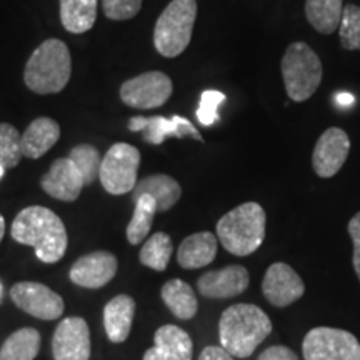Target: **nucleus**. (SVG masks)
<instances>
[{
    "label": "nucleus",
    "instance_id": "1",
    "mask_svg": "<svg viewBox=\"0 0 360 360\" xmlns=\"http://www.w3.org/2000/svg\"><path fill=\"white\" fill-rule=\"evenodd\" d=\"M11 236L15 242L30 245L44 264H56L64 257L69 237L65 225L56 212L42 205L20 210L13 219Z\"/></svg>",
    "mask_w": 360,
    "mask_h": 360
},
{
    "label": "nucleus",
    "instance_id": "2",
    "mask_svg": "<svg viewBox=\"0 0 360 360\" xmlns=\"http://www.w3.org/2000/svg\"><path fill=\"white\" fill-rule=\"evenodd\" d=\"M272 332V322L254 304H236L224 310L219 321L220 347L232 357L247 359Z\"/></svg>",
    "mask_w": 360,
    "mask_h": 360
},
{
    "label": "nucleus",
    "instance_id": "3",
    "mask_svg": "<svg viewBox=\"0 0 360 360\" xmlns=\"http://www.w3.org/2000/svg\"><path fill=\"white\" fill-rule=\"evenodd\" d=\"M72 75L69 47L58 39H49L32 52L25 64L24 82L32 92L47 96L65 89Z\"/></svg>",
    "mask_w": 360,
    "mask_h": 360
},
{
    "label": "nucleus",
    "instance_id": "4",
    "mask_svg": "<svg viewBox=\"0 0 360 360\" xmlns=\"http://www.w3.org/2000/svg\"><path fill=\"white\" fill-rule=\"evenodd\" d=\"M264 207L257 202H245L217 222V238L224 249L238 257L254 254L265 238Z\"/></svg>",
    "mask_w": 360,
    "mask_h": 360
},
{
    "label": "nucleus",
    "instance_id": "5",
    "mask_svg": "<svg viewBox=\"0 0 360 360\" xmlns=\"http://www.w3.org/2000/svg\"><path fill=\"white\" fill-rule=\"evenodd\" d=\"M282 79L287 96L294 102H305L322 82V62L309 44L294 42L283 53Z\"/></svg>",
    "mask_w": 360,
    "mask_h": 360
},
{
    "label": "nucleus",
    "instance_id": "6",
    "mask_svg": "<svg viewBox=\"0 0 360 360\" xmlns=\"http://www.w3.org/2000/svg\"><path fill=\"white\" fill-rule=\"evenodd\" d=\"M197 19V0H172L157 19L154 29L155 51L174 58L186 52Z\"/></svg>",
    "mask_w": 360,
    "mask_h": 360
},
{
    "label": "nucleus",
    "instance_id": "7",
    "mask_svg": "<svg viewBox=\"0 0 360 360\" xmlns=\"http://www.w3.org/2000/svg\"><path fill=\"white\" fill-rule=\"evenodd\" d=\"M141 165L139 148L125 142L114 143L105 157H102L101 179L102 187L112 195H124L134 191L137 184V172Z\"/></svg>",
    "mask_w": 360,
    "mask_h": 360
},
{
    "label": "nucleus",
    "instance_id": "8",
    "mask_svg": "<svg viewBox=\"0 0 360 360\" xmlns=\"http://www.w3.org/2000/svg\"><path fill=\"white\" fill-rule=\"evenodd\" d=\"M305 360H360V342L354 334L334 327H315L304 337Z\"/></svg>",
    "mask_w": 360,
    "mask_h": 360
},
{
    "label": "nucleus",
    "instance_id": "9",
    "mask_svg": "<svg viewBox=\"0 0 360 360\" xmlns=\"http://www.w3.org/2000/svg\"><path fill=\"white\" fill-rule=\"evenodd\" d=\"M172 92V79L164 72L152 70L125 80L120 87V101L132 109H157L169 101Z\"/></svg>",
    "mask_w": 360,
    "mask_h": 360
},
{
    "label": "nucleus",
    "instance_id": "10",
    "mask_svg": "<svg viewBox=\"0 0 360 360\" xmlns=\"http://www.w3.org/2000/svg\"><path fill=\"white\" fill-rule=\"evenodd\" d=\"M13 304L40 321H56L64 314L62 297L39 282H19L11 289Z\"/></svg>",
    "mask_w": 360,
    "mask_h": 360
},
{
    "label": "nucleus",
    "instance_id": "11",
    "mask_svg": "<svg viewBox=\"0 0 360 360\" xmlns=\"http://www.w3.org/2000/svg\"><path fill=\"white\" fill-rule=\"evenodd\" d=\"M350 152V139L340 127H330L319 137L312 154L314 172L321 179H330L344 167Z\"/></svg>",
    "mask_w": 360,
    "mask_h": 360
},
{
    "label": "nucleus",
    "instance_id": "12",
    "mask_svg": "<svg viewBox=\"0 0 360 360\" xmlns=\"http://www.w3.org/2000/svg\"><path fill=\"white\" fill-rule=\"evenodd\" d=\"M264 297L276 307H289L305 294L304 281L290 265L272 264L262 281Z\"/></svg>",
    "mask_w": 360,
    "mask_h": 360
},
{
    "label": "nucleus",
    "instance_id": "13",
    "mask_svg": "<svg viewBox=\"0 0 360 360\" xmlns=\"http://www.w3.org/2000/svg\"><path fill=\"white\" fill-rule=\"evenodd\" d=\"M52 354L56 360L90 359V330L82 317H69L58 323L52 339Z\"/></svg>",
    "mask_w": 360,
    "mask_h": 360
},
{
    "label": "nucleus",
    "instance_id": "14",
    "mask_svg": "<svg viewBox=\"0 0 360 360\" xmlns=\"http://www.w3.org/2000/svg\"><path fill=\"white\" fill-rule=\"evenodd\" d=\"M119 262L110 252L98 250L82 255L70 267V281L85 289H101L115 277Z\"/></svg>",
    "mask_w": 360,
    "mask_h": 360
},
{
    "label": "nucleus",
    "instance_id": "15",
    "mask_svg": "<svg viewBox=\"0 0 360 360\" xmlns=\"http://www.w3.org/2000/svg\"><path fill=\"white\" fill-rule=\"evenodd\" d=\"M129 130L143 132V141L152 146H160L167 137H191L202 142L200 134L193 127L191 120L180 115L167 117H132L129 120Z\"/></svg>",
    "mask_w": 360,
    "mask_h": 360
},
{
    "label": "nucleus",
    "instance_id": "16",
    "mask_svg": "<svg viewBox=\"0 0 360 360\" xmlns=\"http://www.w3.org/2000/svg\"><path fill=\"white\" fill-rule=\"evenodd\" d=\"M250 283L249 270L242 265H229L220 270H210L197 281L199 294L207 299H231L247 290Z\"/></svg>",
    "mask_w": 360,
    "mask_h": 360
},
{
    "label": "nucleus",
    "instance_id": "17",
    "mask_svg": "<svg viewBox=\"0 0 360 360\" xmlns=\"http://www.w3.org/2000/svg\"><path fill=\"white\" fill-rule=\"evenodd\" d=\"M40 187L53 199L74 202L79 199L85 184L82 174L75 167L74 162L69 157H64V159H57L51 165L49 172L40 180Z\"/></svg>",
    "mask_w": 360,
    "mask_h": 360
},
{
    "label": "nucleus",
    "instance_id": "18",
    "mask_svg": "<svg viewBox=\"0 0 360 360\" xmlns=\"http://www.w3.org/2000/svg\"><path fill=\"white\" fill-rule=\"evenodd\" d=\"M193 344L184 328L172 323L157 328L154 347L143 354V360H192Z\"/></svg>",
    "mask_w": 360,
    "mask_h": 360
},
{
    "label": "nucleus",
    "instance_id": "19",
    "mask_svg": "<svg viewBox=\"0 0 360 360\" xmlns=\"http://www.w3.org/2000/svg\"><path fill=\"white\" fill-rule=\"evenodd\" d=\"M142 195H148L155 200L157 212H167L179 202L182 195V187L170 175L154 174L135 184L132 191L134 202Z\"/></svg>",
    "mask_w": 360,
    "mask_h": 360
},
{
    "label": "nucleus",
    "instance_id": "20",
    "mask_svg": "<svg viewBox=\"0 0 360 360\" xmlns=\"http://www.w3.org/2000/svg\"><path fill=\"white\" fill-rule=\"evenodd\" d=\"M60 139V125L51 117L35 119L22 134V154L27 159H40Z\"/></svg>",
    "mask_w": 360,
    "mask_h": 360
},
{
    "label": "nucleus",
    "instance_id": "21",
    "mask_svg": "<svg viewBox=\"0 0 360 360\" xmlns=\"http://www.w3.org/2000/svg\"><path fill=\"white\" fill-rule=\"evenodd\" d=\"M135 300L130 295H117L103 307L105 334L114 344H122L132 330Z\"/></svg>",
    "mask_w": 360,
    "mask_h": 360
},
{
    "label": "nucleus",
    "instance_id": "22",
    "mask_svg": "<svg viewBox=\"0 0 360 360\" xmlns=\"http://www.w3.org/2000/svg\"><path fill=\"white\" fill-rule=\"evenodd\" d=\"M219 238L212 232H197L182 240L177 250V262L184 269H200L212 264L217 255Z\"/></svg>",
    "mask_w": 360,
    "mask_h": 360
},
{
    "label": "nucleus",
    "instance_id": "23",
    "mask_svg": "<svg viewBox=\"0 0 360 360\" xmlns=\"http://www.w3.org/2000/svg\"><path fill=\"white\" fill-rule=\"evenodd\" d=\"M160 295L170 312L180 321H191L199 310V300H197L195 292L187 282L180 281V278H172V281L165 282Z\"/></svg>",
    "mask_w": 360,
    "mask_h": 360
},
{
    "label": "nucleus",
    "instance_id": "24",
    "mask_svg": "<svg viewBox=\"0 0 360 360\" xmlns=\"http://www.w3.org/2000/svg\"><path fill=\"white\" fill-rule=\"evenodd\" d=\"M98 0H60V22L70 34H85L97 20Z\"/></svg>",
    "mask_w": 360,
    "mask_h": 360
},
{
    "label": "nucleus",
    "instance_id": "25",
    "mask_svg": "<svg viewBox=\"0 0 360 360\" xmlns=\"http://www.w3.org/2000/svg\"><path fill=\"white\" fill-rule=\"evenodd\" d=\"M344 0H305V17L319 34L330 35L339 30Z\"/></svg>",
    "mask_w": 360,
    "mask_h": 360
},
{
    "label": "nucleus",
    "instance_id": "26",
    "mask_svg": "<svg viewBox=\"0 0 360 360\" xmlns=\"http://www.w3.org/2000/svg\"><path fill=\"white\" fill-rule=\"evenodd\" d=\"M40 350V334L32 327H24L8 335L0 347V360H35Z\"/></svg>",
    "mask_w": 360,
    "mask_h": 360
},
{
    "label": "nucleus",
    "instance_id": "27",
    "mask_svg": "<svg viewBox=\"0 0 360 360\" xmlns=\"http://www.w3.org/2000/svg\"><path fill=\"white\" fill-rule=\"evenodd\" d=\"M134 215L127 225V240L129 244L139 245L143 242L152 229V222L157 214L155 200L148 195L139 197L134 202Z\"/></svg>",
    "mask_w": 360,
    "mask_h": 360
},
{
    "label": "nucleus",
    "instance_id": "28",
    "mask_svg": "<svg viewBox=\"0 0 360 360\" xmlns=\"http://www.w3.org/2000/svg\"><path fill=\"white\" fill-rule=\"evenodd\" d=\"M172 238L165 232H157L152 237H148L146 244L142 245L139 260L148 269H154L157 272H164L170 262V257H172Z\"/></svg>",
    "mask_w": 360,
    "mask_h": 360
},
{
    "label": "nucleus",
    "instance_id": "29",
    "mask_svg": "<svg viewBox=\"0 0 360 360\" xmlns=\"http://www.w3.org/2000/svg\"><path fill=\"white\" fill-rule=\"evenodd\" d=\"M69 159L74 162L75 167L79 169V172L82 174L84 184L90 186L94 184L101 172V164H102V155L94 146L89 143H82V146L74 147L70 150Z\"/></svg>",
    "mask_w": 360,
    "mask_h": 360
},
{
    "label": "nucleus",
    "instance_id": "30",
    "mask_svg": "<svg viewBox=\"0 0 360 360\" xmlns=\"http://www.w3.org/2000/svg\"><path fill=\"white\" fill-rule=\"evenodd\" d=\"M22 135L13 125L0 124V165L13 169L22 160Z\"/></svg>",
    "mask_w": 360,
    "mask_h": 360
},
{
    "label": "nucleus",
    "instance_id": "31",
    "mask_svg": "<svg viewBox=\"0 0 360 360\" xmlns=\"http://www.w3.org/2000/svg\"><path fill=\"white\" fill-rule=\"evenodd\" d=\"M340 45L345 51H360V7L349 4L342 12Z\"/></svg>",
    "mask_w": 360,
    "mask_h": 360
},
{
    "label": "nucleus",
    "instance_id": "32",
    "mask_svg": "<svg viewBox=\"0 0 360 360\" xmlns=\"http://www.w3.org/2000/svg\"><path fill=\"white\" fill-rule=\"evenodd\" d=\"M225 102V96L219 90H205L200 97V105L197 109V119L202 125L209 127L219 120V107Z\"/></svg>",
    "mask_w": 360,
    "mask_h": 360
},
{
    "label": "nucleus",
    "instance_id": "33",
    "mask_svg": "<svg viewBox=\"0 0 360 360\" xmlns=\"http://www.w3.org/2000/svg\"><path fill=\"white\" fill-rule=\"evenodd\" d=\"M142 2L143 0H102V8L107 19L129 20L141 12Z\"/></svg>",
    "mask_w": 360,
    "mask_h": 360
},
{
    "label": "nucleus",
    "instance_id": "34",
    "mask_svg": "<svg viewBox=\"0 0 360 360\" xmlns=\"http://www.w3.org/2000/svg\"><path fill=\"white\" fill-rule=\"evenodd\" d=\"M349 236L354 242V255H352V262H354V270L357 274L359 281H360V212H357L350 219V222L347 225Z\"/></svg>",
    "mask_w": 360,
    "mask_h": 360
},
{
    "label": "nucleus",
    "instance_id": "35",
    "mask_svg": "<svg viewBox=\"0 0 360 360\" xmlns=\"http://www.w3.org/2000/svg\"><path fill=\"white\" fill-rule=\"evenodd\" d=\"M257 360H299V355L285 345H272L265 349Z\"/></svg>",
    "mask_w": 360,
    "mask_h": 360
},
{
    "label": "nucleus",
    "instance_id": "36",
    "mask_svg": "<svg viewBox=\"0 0 360 360\" xmlns=\"http://www.w3.org/2000/svg\"><path fill=\"white\" fill-rule=\"evenodd\" d=\"M199 360H233V357L224 347L209 345V347L202 350Z\"/></svg>",
    "mask_w": 360,
    "mask_h": 360
},
{
    "label": "nucleus",
    "instance_id": "37",
    "mask_svg": "<svg viewBox=\"0 0 360 360\" xmlns=\"http://www.w3.org/2000/svg\"><path fill=\"white\" fill-rule=\"evenodd\" d=\"M335 102H337V105H340V107H350L355 102V97L349 92H340L335 96Z\"/></svg>",
    "mask_w": 360,
    "mask_h": 360
},
{
    "label": "nucleus",
    "instance_id": "38",
    "mask_svg": "<svg viewBox=\"0 0 360 360\" xmlns=\"http://www.w3.org/2000/svg\"><path fill=\"white\" fill-rule=\"evenodd\" d=\"M4 233H6V219H4V215L0 214V242H2Z\"/></svg>",
    "mask_w": 360,
    "mask_h": 360
},
{
    "label": "nucleus",
    "instance_id": "39",
    "mask_svg": "<svg viewBox=\"0 0 360 360\" xmlns=\"http://www.w3.org/2000/svg\"><path fill=\"white\" fill-rule=\"evenodd\" d=\"M4 172H6V169H4V167H2V165H0V179H2V177H4Z\"/></svg>",
    "mask_w": 360,
    "mask_h": 360
},
{
    "label": "nucleus",
    "instance_id": "40",
    "mask_svg": "<svg viewBox=\"0 0 360 360\" xmlns=\"http://www.w3.org/2000/svg\"><path fill=\"white\" fill-rule=\"evenodd\" d=\"M0 292H2V287H0Z\"/></svg>",
    "mask_w": 360,
    "mask_h": 360
}]
</instances>
